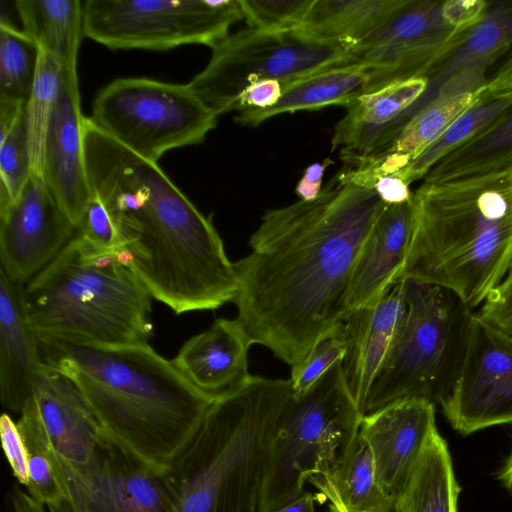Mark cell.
I'll return each mask as SVG.
<instances>
[{
    "label": "cell",
    "mask_w": 512,
    "mask_h": 512,
    "mask_svg": "<svg viewBox=\"0 0 512 512\" xmlns=\"http://www.w3.org/2000/svg\"><path fill=\"white\" fill-rule=\"evenodd\" d=\"M385 206L341 171L316 198L262 216L250 253L234 262L235 319L251 344L292 368L343 321L357 259Z\"/></svg>",
    "instance_id": "obj_1"
},
{
    "label": "cell",
    "mask_w": 512,
    "mask_h": 512,
    "mask_svg": "<svg viewBox=\"0 0 512 512\" xmlns=\"http://www.w3.org/2000/svg\"><path fill=\"white\" fill-rule=\"evenodd\" d=\"M37 339L43 363L75 384L101 428L160 470L170 467L215 400L148 343Z\"/></svg>",
    "instance_id": "obj_2"
},
{
    "label": "cell",
    "mask_w": 512,
    "mask_h": 512,
    "mask_svg": "<svg viewBox=\"0 0 512 512\" xmlns=\"http://www.w3.org/2000/svg\"><path fill=\"white\" fill-rule=\"evenodd\" d=\"M409 250L394 284L436 285L473 311L512 266V166L413 192Z\"/></svg>",
    "instance_id": "obj_3"
},
{
    "label": "cell",
    "mask_w": 512,
    "mask_h": 512,
    "mask_svg": "<svg viewBox=\"0 0 512 512\" xmlns=\"http://www.w3.org/2000/svg\"><path fill=\"white\" fill-rule=\"evenodd\" d=\"M292 392L289 379L252 376L216 398L166 470L170 512H259L269 447Z\"/></svg>",
    "instance_id": "obj_4"
},
{
    "label": "cell",
    "mask_w": 512,
    "mask_h": 512,
    "mask_svg": "<svg viewBox=\"0 0 512 512\" xmlns=\"http://www.w3.org/2000/svg\"><path fill=\"white\" fill-rule=\"evenodd\" d=\"M36 336L97 344L147 343L151 296L126 253L94 251L75 235L24 288Z\"/></svg>",
    "instance_id": "obj_5"
},
{
    "label": "cell",
    "mask_w": 512,
    "mask_h": 512,
    "mask_svg": "<svg viewBox=\"0 0 512 512\" xmlns=\"http://www.w3.org/2000/svg\"><path fill=\"white\" fill-rule=\"evenodd\" d=\"M363 416L342 362L307 390L292 393L269 447L259 512H273L301 496L311 477L329 474L357 436Z\"/></svg>",
    "instance_id": "obj_6"
},
{
    "label": "cell",
    "mask_w": 512,
    "mask_h": 512,
    "mask_svg": "<svg viewBox=\"0 0 512 512\" xmlns=\"http://www.w3.org/2000/svg\"><path fill=\"white\" fill-rule=\"evenodd\" d=\"M406 314L392 352L375 378L364 415L404 398L440 404L465 349L469 310L447 289L405 281Z\"/></svg>",
    "instance_id": "obj_7"
},
{
    "label": "cell",
    "mask_w": 512,
    "mask_h": 512,
    "mask_svg": "<svg viewBox=\"0 0 512 512\" xmlns=\"http://www.w3.org/2000/svg\"><path fill=\"white\" fill-rule=\"evenodd\" d=\"M88 118L124 147L157 163L171 149L201 143L218 116L188 84L129 77L103 87Z\"/></svg>",
    "instance_id": "obj_8"
},
{
    "label": "cell",
    "mask_w": 512,
    "mask_h": 512,
    "mask_svg": "<svg viewBox=\"0 0 512 512\" xmlns=\"http://www.w3.org/2000/svg\"><path fill=\"white\" fill-rule=\"evenodd\" d=\"M344 53L339 47L296 30L275 32L248 27L216 44L206 67L188 86L219 116L235 110L240 94L250 83L303 77L337 64Z\"/></svg>",
    "instance_id": "obj_9"
},
{
    "label": "cell",
    "mask_w": 512,
    "mask_h": 512,
    "mask_svg": "<svg viewBox=\"0 0 512 512\" xmlns=\"http://www.w3.org/2000/svg\"><path fill=\"white\" fill-rule=\"evenodd\" d=\"M84 36L110 49L213 48L243 18L238 0H86Z\"/></svg>",
    "instance_id": "obj_10"
},
{
    "label": "cell",
    "mask_w": 512,
    "mask_h": 512,
    "mask_svg": "<svg viewBox=\"0 0 512 512\" xmlns=\"http://www.w3.org/2000/svg\"><path fill=\"white\" fill-rule=\"evenodd\" d=\"M469 30V29H468ZM442 15V1L408 0L387 22L344 53L336 65L364 68L367 92L427 77L463 41Z\"/></svg>",
    "instance_id": "obj_11"
},
{
    "label": "cell",
    "mask_w": 512,
    "mask_h": 512,
    "mask_svg": "<svg viewBox=\"0 0 512 512\" xmlns=\"http://www.w3.org/2000/svg\"><path fill=\"white\" fill-rule=\"evenodd\" d=\"M65 491L62 512H170L172 491L166 471L141 459L101 430L89 460L74 466L57 456Z\"/></svg>",
    "instance_id": "obj_12"
},
{
    "label": "cell",
    "mask_w": 512,
    "mask_h": 512,
    "mask_svg": "<svg viewBox=\"0 0 512 512\" xmlns=\"http://www.w3.org/2000/svg\"><path fill=\"white\" fill-rule=\"evenodd\" d=\"M441 407L464 435L512 422V337L474 312L458 373Z\"/></svg>",
    "instance_id": "obj_13"
},
{
    "label": "cell",
    "mask_w": 512,
    "mask_h": 512,
    "mask_svg": "<svg viewBox=\"0 0 512 512\" xmlns=\"http://www.w3.org/2000/svg\"><path fill=\"white\" fill-rule=\"evenodd\" d=\"M76 230L43 175L32 172L19 196L0 207L1 269L24 285L58 255Z\"/></svg>",
    "instance_id": "obj_14"
},
{
    "label": "cell",
    "mask_w": 512,
    "mask_h": 512,
    "mask_svg": "<svg viewBox=\"0 0 512 512\" xmlns=\"http://www.w3.org/2000/svg\"><path fill=\"white\" fill-rule=\"evenodd\" d=\"M485 72L474 69L449 80L410 117L384 151L355 168L344 169L345 176L371 190L378 178L396 176L478 101L486 83Z\"/></svg>",
    "instance_id": "obj_15"
},
{
    "label": "cell",
    "mask_w": 512,
    "mask_h": 512,
    "mask_svg": "<svg viewBox=\"0 0 512 512\" xmlns=\"http://www.w3.org/2000/svg\"><path fill=\"white\" fill-rule=\"evenodd\" d=\"M435 430V404L424 398L400 399L362 417L359 435L389 497L403 494Z\"/></svg>",
    "instance_id": "obj_16"
},
{
    "label": "cell",
    "mask_w": 512,
    "mask_h": 512,
    "mask_svg": "<svg viewBox=\"0 0 512 512\" xmlns=\"http://www.w3.org/2000/svg\"><path fill=\"white\" fill-rule=\"evenodd\" d=\"M428 84L427 77L397 81L363 93L345 107L331 139L345 169L355 168L387 148L414 113Z\"/></svg>",
    "instance_id": "obj_17"
},
{
    "label": "cell",
    "mask_w": 512,
    "mask_h": 512,
    "mask_svg": "<svg viewBox=\"0 0 512 512\" xmlns=\"http://www.w3.org/2000/svg\"><path fill=\"white\" fill-rule=\"evenodd\" d=\"M76 67L64 66L60 91L49 124L43 178L78 229L90 197Z\"/></svg>",
    "instance_id": "obj_18"
},
{
    "label": "cell",
    "mask_w": 512,
    "mask_h": 512,
    "mask_svg": "<svg viewBox=\"0 0 512 512\" xmlns=\"http://www.w3.org/2000/svg\"><path fill=\"white\" fill-rule=\"evenodd\" d=\"M405 284H393L377 301L350 310L343 319L342 362L351 395L364 415L370 388L389 358L406 314Z\"/></svg>",
    "instance_id": "obj_19"
},
{
    "label": "cell",
    "mask_w": 512,
    "mask_h": 512,
    "mask_svg": "<svg viewBox=\"0 0 512 512\" xmlns=\"http://www.w3.org/2000/svg\"><path fill=\"white\" fill-rule=\"evenodd\" d=\"M251 345L236 319L218 318L187 340L171 362L193 386L216 399L252 377L248 371Z\"/></svg>",
    "instance_id": "obj_20"
},
{
    "label": "cell",
    "mask_w": 512,
    "mask_h": 512,
    "mask_svg": "<svg viewBox=\"0 0 512 512\" xmlns=\"http://www.w3.org/2000/svg\"><path fill=\"white\" fill-rule=\"evenodd\" d=\"M43 364L27 318L24 286L0 269V398L6 409L21 413Z\"/></svg>",
    "instance_id": "obj_21"
},
{
    "label": "cell",
    "mask_w": 512,
    "mask_h": 512,
    "mask_svg": "<svg viewBox=\"0 0 512 512\" xmlns=\"http://www.w3.org/2000/svg\"><path fill=\"white\" fill-rule=\"evenodd\" d=\"M412 227L411 200L386 204L357 259L348 290L347 312L377 301L394 284L409 250Z\"/></svg>",
    "instance_id": "obj_22"
},
{
    "label": "cell",
    "mask_w": 512,
    "mask_h": 512,
    "mask_svg": "<svg viewBox=\"0 0 512 512\" xmlns=\"http://www.w3.org/2000/svg\"><path fill=\"white\" fill-rule=\"evenodd\" d=\"M32 397L57 456L85 464L102 428L75 384L44 363Z\"/></svg>",
    "instance_id": "obj_23"
},
{
    "label": "cell",
    "mask_w": 512,
    "mask_h": 512,
    "mask_svg": "<svg viewBox=\"0 0 512 512\" xmlns=\"http://www.w3.org/2000/svg\"><path fill=\"white\" fill-rule=\"evenodd\" d=\"M368 76L357 65H333L306 76L282 82V96L271 108L244 109L235 121L256 127L267 119L283 113L316 110L330 105L346 107L365 93Z\"/></svg>",
    "instance_id": "obj_24"
},
{
    "label": "cell",
    "mask_w": 512,
    "mask_h": 512,
    "mask_svg": "<svg viewBox=\"0 0 512 512\" xmlns=\"http://www.w3.org/2000/svg\"><path fill=\"white\" fill-rule=\"evenodd\" d=\"M408 0H315L301 27L305 37L344 52L387 22Z\"/></svg>",
    "instance_id": "obj_25"
},
{
    "label": "cell",
    "mask_w": 512,
    "mask_h": 512,
    "mask_svg": "<svg viewBox=\"0 0 512 512\" xmlns=\"http://www.w3.org/2000/svg\"><path fill=\"white\" fill-rule=\"evenodd\" d=\"M512 46V1L489 3L482 18L466 33L461 44L428 76L423 106L457 75L484 69Z\"/></svg>",
    "instance_id": "obj_26"
},
{
    "label": "cell",
    "mask_w": 512,
    "mask_h": 512,
    "mask_svg": "<svg viewBox=\"0 0 512 512\" xmlns=\"http://www.w3.org/2000/svg\"><path fill=\"white\" fill-rule=\"evenodd\" d=\"M308 481L349 512H382L390 499L377 481L372 454L359 432L329 474Z\"/></svg>",
    "instance_id": "obj_27"
},
{
    "label": "cell",
    "mask_w": 512,
    "mask_h": 512,
    "mask_svg": "<svg viewBox=\"0 0 512 512\" xmlns=\"http://www.w3.org/2000/svg\"><path fill=\"white\" fill-rule=\"evenodd\" d=\"M22 31L64 66L76 67L84 36L79 0H17Z\"/></svg>",
    "instance_id": "obj_28"
},
{
    "label": "cell",
    "mask_w": 512,
    "mask_h": 512,
    "mask_svg": "<svg viewBox=\"0 0 512 512\" xmlns=\"http://www.w3.org/2000/svg\"><path fill=\"white\" fill-rule=\"evenodd\" d=\"M512 166V102L484 130L435 164L426 183L499 171Z\"/></svg>",
    "instance_id": "obj_29"
},
{
    "label": "cell",
    "mask_w": 512,
    "mask_h": 512,
    "mask_svg": "<svg viewBox=\"0 0 512 512\" xmlns=\"http://www.w3.org/2000/svg\"><path fill=\"white\" fill-rule=\"evenodd\" d=\"M459 491L447 444L435 430L400 499L406 512H457Z\"/></svg>",
    "instance_id": "obj_30"
},
{
    "label": "cell",
    "mask_w": 512,
    "mask_h": 512,
    "mask_svg": "<svg viewBox=\"0 0 512 512\" xmlns=\"http://www.w3.org/2000/svg\"><path fill=\"white\" fill-rule=\"evenodd\" d=\"M19 415L17 425L27 452V493L49 509L62 512L66 496L55 465V451L33 397Z\"/></svg>",
    "instance_id": "obj_31"
},
{
    "label": "cell",
    "mask_w": 512,
    "mask_h": 512,
    "mask_svg": "<svg viewBox=\"0 0 512 512\" xmlns=\"http://www.w3.org/2000/svg\"><path fill=\"white\" fill-rule=\"evenodd\" d=\"M511 102L512 93L491 94L484 90L478 101L469 110L396 177L407 184L424 178L441 159L491 124Z\"/></svg>",
    "instance_id": "obj_32"
},
{
    "label": "cell",
    "mask_w": 512,
    "mask_h": 512,
    "mask_svg": "<svg viewBox=\"0 0 512 512\" xmlns=\"http://www.w3.org/2000/svg\"><path fill=\"white\" fill-rule=\"evenodd\" d=\"M64 65L40 49L36 75L24 113L32 172L42 175L46 136L58 99Z\"/></svg>",
    "instance_id": "obj_33"
},
{
    "label": "cell",
    "mask_w": 512,
    "mask_h": 512,
    "mask_svg": "<svg viewBox=\"0 0 512 512\" xmlns=\"http://www.w3.org/2000/svg\"><path fill=\"white\" fill-rule=\"evenodd\" d=\"M40 48L22 30L0 21V104L25 106L35 79Z\"/></svg>",
    "instance_id": "obj_34"
},
{
    "label": "cell",
    "mask_w": 512,
    "mask_h": 512,
    "mask_svg": "<svg viewBox=\"0 0 512 512\" xmlns=\"http://www.w3.org/2000/svg\"><path fill=\"white\" fill-rule=\"evenodd\" d=\"M24 108L0 104V207L19 196L32 173Z\"/></svg>",
    "instance_id": "obj_35"
},
{
    "label": "cell",
    "mask_w": 512,
    "mask_h": 512,
    "mask_svg": "<svg viewBox=\"0 0 512 512\" xmlns=\"http://www.w3.org/2000/svg\"><path fill=\"white\" fill-rule=\"evenodd\" d=\"M346 341L343 322L322 334L306 357L291 368L293 393H302L338 362H343Z\"/></svg>",
    "instance_id": "obj_36"
},
{
    "label": "cell",
    "mask_w": 512,
    "mask_h": 512,
    "mask_svg": "<svg viewBox=\"0 0 512 512\" xmlns=\"http://www.w3.org/2000/svg\"><path fill=\"white\" fill-rule=\"evenodd\" d=\"M315 0H238L250 28L294 31L303 24Z\"/></svg>",
    "instance_id": "obj_37"
},
{
    "label": "cell",
    "mask_w": 512,
    "mask_h": 512,
    "mask_svg": "<svg viewBox=\"0 0 512 512\" xmlns=\"http://www.w3.org/2000/svg\"><path fill=\"white\" fill-rule=\"evenodd\" d=\"M77 232V236L100 254L121 255L125 252L120 233L109 210L92 192Z\"/></svg>",
    "instance_id": "obj_38"
},
{
    "label": "cell",
    "mask_w": 512,
    "mask_h": 512,
    "mask_svg": "<svg viewBox=\"0 0 512 512\" xmlns=\"http://www.w3.org/2000/svg\"><path fill=\"white\" fill-rule=\"evenodd\" d=\"M476 314L487 324L512 337V266Z\"/></svg>",
    "instance_id": "obj_39"
},
{
    "label": "cell",
    "mask_w": 512,
    "mask_h": 512,
    "mask_svg": "<svg viewBox=\"0 0 512 512\" xmlns=\"http://www.w3.org/2000/svg\"><path fill=\"white\" fill-rule=\"evenodd\" d=\"M0 437L6 459L16 480L23 486L28 484L27 452L23 437L11 416L3 413L0 417Z\"/></svg>",
    "instance_id": "obj_40"
},
{
    "label": "cell",
    "mask_w": 512,
    "mask_h": 512,
    "mask_svg": "<svg viewBox=\"0 0 512 512\" xmlns=\"http://www.w3.org/2000/svg\"><path fill=\"white\" fill-rule=\"evenodd\" d=\"M282 92V82L279 80L254 81L240 94L235 111L271 108L280 100Z\"/></svg>",
    "instance_id": "obj_41"
},
{
    "label": "cell",
    "mask_w": 512,
    "mask_h": 512,
    "mask_svg": "<svg viewBox=\"0 0 512 512\" xmlns=\"http://www.w3.org/2000/svg\"><path fill=\"white\" fill-rule=\"evenodd\" d=\"M488 5L485 0L442 1V15L454 29L468 30L482 18Z\"/></svg>",
    "instance_id": "obj_42"
},
{
    "label": "cell",
    "mask_w": 512,
    "mask_h": 512,
    "mask_svg": "<svg viewBox=\"0 0 512 512\" xmlns=\"http://www.w3.org/2000/svg\"><path fill=\"white\" fill-rule=\"evenodd\" d=\"M331 164H333V161L326 158L320 163L309 165L304 170L295 188V193L300 200H312L320 194L324 172Z\"/></svg>",
    "instance_id": "obj_43"
},
{
    "label": "cell",
    "mask_w": 512,
    "mask_h": 512,
    "mask_svg": "<svg viewBox=\"0 0 512 512\" xmlns=\"http://www.w3.org/2000/svg\"><path fill=\"white\" fill-rule=\"evenodd\" d=\"M373 190L387 205L402 204L411 200L413 192L402 179L396 176H382L377 179Z\"/></svg>",
    "instance_id": "obj_44"
},
{
    "label": "cell",
    "mask_w": 512,
    "mask_h": 512,
    "mask_svg": "<svg viewBox=\"0 0 512 512\" xmlns=\"http://www.w3.org/2000/svg\"><path fill=\"white\" fill-rule=\"evenodd\" d=\"M484 90L491 94L512 93V52L496 73L486 80Z\"/></svg>",
    "instance_id": "obj_45"
},
{
    "label": "cell",
    "mask_w": 512,
    "mask_h": 512,
    "mask_svg": "<svg viewBox=\"0 0 512 512\" xmlns=\"http://www.w3.org/2000/svg\"><path fill=\"white\" fill-rule=\"evenodd\" d=\"M13 512H48L45 506L34 500L27 492L14 486L10 495ZM49 512H55L49 509Z\"/></svg>",
    "instance_id": "obj_46"
},
{
    "label": "cell",
    "mask_w": 512,
    "mask_h": 512,
    "mask_svg": "<svg viewBox=\"0 0 512 512\" xmlns=\"http://www.w3.org/2000/svg\"><path fill=\"white\" fill-rule=\"evenodd\" d=\"M324 496L311 492H304L295 500L285 504L284 506L274 510L273 512H316L315 501ZM325 499V498H324Z\"/></svg>",
    "instance_id": "obj_47"
},
{
    "label": "cell",
    "mask_w": 512,
    "mask_h": 512,
    "mask_svg": "<svg viewBox=\"0 0 512 512\" xmlns=\"http://www.w3.org/2000/svg\"><path fill=\"white\" fill-rule=\"evenodd\" d=\"M499 479L505 488L512 493V452L499 474Z\"/></svg>",
    "instance_id": "obj_48"
},
{
    "label": "cell",
    "mask_w": 512,
    "mask_h": 512,
    "mask_svg": "<svg viewBox=\"0 0 512 512\" xmlns=\"http://www.w3.org/2000/svg\"><path fill=\"white\" fill-rule=\"evenodd\" d=\"M382 512H406L400 497H390Z\"/></svg>",
    "instance_id": "obj_49"
},
{
    "label": "cell",
    "mask_w": 512,
    "mask_h": 512,
    "mask_svg": "<svg viewBox=\"0 0 512 512\" xmlns=\"http://www.w3.org/2000/svg\"><path fill=\"white\" fill-rule=\"evenodd\" d=\"M328 512H340V511L338 510V508L335 505L330 504Z\"/></svg>",
    "instance_id": "obj_50"
},
{
    "label": "cell",
    "mask_w": 512,
    "mask_h": 512,
    "mask_svg": "<svg viewBox=\"0 0 512 512\" xmlns=\"http://www.w3.org/2000/svg\"><path fill=\"white\" fill-rule=\"evenodd\" d=\"M331 504L335 505V506L338 508V510H339L340 512H349V511L345 510L344 508H342V507H341L340 505H338V504H334V503H331Z\"/></svg>",
    "instance_id": "obj_51"
}]
</instances>
